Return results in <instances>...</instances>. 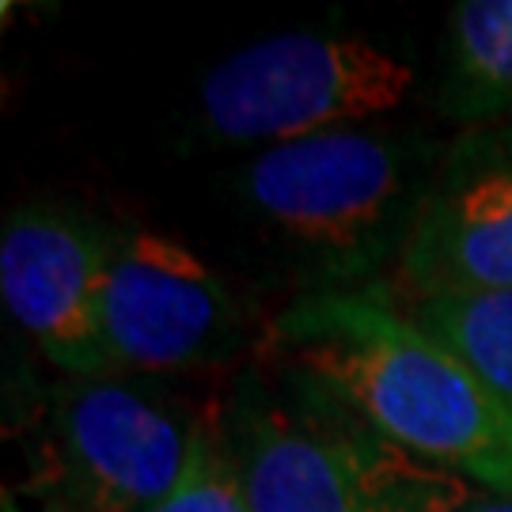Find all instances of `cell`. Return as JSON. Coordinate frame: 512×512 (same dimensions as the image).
I'll return each mask as SVG.
<instances>
[{
	"label": "cell",
	"instance_id": "cell-6",
	"mask_svg": "<svg viewBox=\"0 0 512 512\" xmlns=\"http://www.w3.org/2000/svg\"><path fill=\"white\" fill-rule=\"evenodd\" d=\"M103 342L118 376H179L236 361L247 311L228 281L160 232L114 239L103 289Z\"/></svg>",
	"mask_w": 512,
	"mask_h": 512
},
{
	"label": "cell",
	"instance_id": "cell-4",
	"mask_svg": "<svg viewBox=\"0 0 512 512\" xmlns=\"http://www.w3.org/2000/svg\"><path fill=\"white\" fill-rule=\"evenodd\" d=\"M414 84V65L372 38L289 31L217 61L198 88V118L220 145L262 152L372 126L403 107Z\"/></svg>",
	"mask_w": 512,
	"mask_h": 512
},
{
	"label": "cell",
	"instance_id": "cell-12",
	"mask_svg": "<svg viewBox=\"0 0 512 512\" xmlns=\"http://www.w3.org/2000/svg\"><path fill=\"white\" fill-rule=\"evenodd\" d=\"M467 512H512V497H490V501H478Z\"/></svg>",
	"mask_w": 512,
	"mask_h": 512
},
{
	"label": "cell",
	"instance_id": "cell-5",
	"mask_svg": "<svg viewBox=\"0 0 512 512\" xmlns=\"http://www.w3.org/2000/svg\"><path fill=\"white\" fill-rule=\"evenodd\" d=\"M198 414L148 380L57 384L46 425V501L69 512H156L183 478Z\"/></svg>",
	"mask_w": 512,
	"mask_h": 512
},
{
	"label": "cell",
	"instance_id": "cell-13",
	"mask_svg": "<svg viewBox=\"0 0 512 512\" xmlns=\"http://www.w3.org/2000/svg\"><path fill=\"white\" fill-rule=\"evenodd\" d=\"M8 512H16V509L8 505ZM35 512H69V509H65V505H57V501H42V505H38Z\"/></svg>",
	"mask_w": 512,
	"mask_h": 512
},
{
	"label": "cell",
	"instance_id": "cell-9",
	"mask_svg": "<svg viewBox=\"0 0 512 512\" xmlns=\"http://www.w3.org/2000/svg\"><path fill=\"white\" fill-rule=\"evenodd\" d=\"M437 110L467 129L512 122V0L456 4Z\"/></svg>",
	"mask_w": 512,
	"mask_h": 512
},
{
	"label": "cell",
	"instance_id": "cell-1",
	"mask_svg": "<svg viewBox=\"0 0 512 512\" xmlns=\"http://www.w3.org/2000/svg\"><path fill=\"white\" fill-rule=\"evenodd\" d=\"M262 353L327 387L410 456L512 497V414L391 289L300 293L270 319Z\"/></svg>",
	"mask_w": 512,
	"mask_h": 512
},
{
	"label": "cell",
	"instance_id": "cell-2",
	"mask_svg": "<svg viewBox=\"0 0 512 512\" xmlns=\"http://www.w3.org/2000/svg\"><path fill=\"white\" fill-rule=\"evenodd\" d=\"M444 160L418 133L353 126L255 152L243 202L304 293L372 289L399 266Z\"/></svg>",
	"mask_w": 512,
	"mask_h": 512
},
{
	"label": "cell",
	"instance_id": "cell-10",
	"mask_svg": "<svg viewBox=\"0 0 512 512\" xmlns=\"http://www.w3.org/2000/svg\"><path fill=\"white\" fill-rule=\"evenodd\" d=\"M406 311L452 349L512 414V293L410 300Z\"/></svg>",
	"mask_w": 512,
	"mask_h": 512
},
{
	"label": "cell",
	"instance_id": "cell-7",
	"mask_svg": "<svg viewBox=\"0 0 512 512\" xmlns=\"http://www.w3.org/2000/svg\"><path fill=\"white\" fill-rule=\"evenodd\" d=\"M114 239L92 220L46 205L16 209L0 232V300L69 380L118 376L103 342Z\"/></svg>",
	"mask_w": 512,
	"mask_h": 512
},
{
	"label": "cell",
	"instance_id": "cell-3",
	"mask_svg": "<svg viewBox=\"0 0 512 512\" xmlns=\"http://www.w3.org/2000/svg\"><path fill=\"white\" fill-rule=\"evenodd\" d=\"M251 512H467L471 478L410 456L338 395L266 357L224 406Z\"/></svg>",
	"mask_w": 512,
	"mask_h": 512
},
{
	"label": "cell",
	"instance_id": "cell-8",
	"mask_svg": "<svg viewBox=\"0 0 512 512\" xmlns=\"http://www.w3.org/2000/svg\"><path fill=\"white\" fill-rule=\"evenodd\" d=\"M410 300L512 293V122L459 133L395 266Z\"/></svg>",
	"mask_w": 512,
	"mask_h": 512
},
{
	"label": "cell",
	"instance_id": "cell-11",
	"mask_svg": "<svg viewBox=\"0 0 512 512\" xmlns=\"http://www.w3.org/2000/svg\"><path fill=\"white\" fill-rule=\"evenodd\" d=\"M156 512H251L236 452L224 429V410L198 414L186 471Z\"/></svg>",
	"mask_w": 512,
	"mask_h": 512
}]
</instances>
